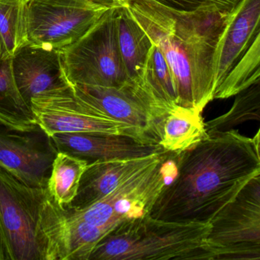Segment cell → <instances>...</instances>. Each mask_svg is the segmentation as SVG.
Returning <instances> with one entry per match:
<instances>
[{"mask_svg": "<svg viewBox=\"0 0 260 260\" xmlns=\"http://www.w3.org/2000/svg\"><path fill=\"white\" fill-rule=\"evenodd\" d=\"M259 140V130L250 138L232 129L208 135L178 154L176 176L150 215L165 221L209 223L260 175Z\"/></svg>", "mask_w": 260, "mask_h": 260, "instance_id": "obj_1", "label": "cell"}, {"mask_svg": "<svg viewBox=\"0 0 260 260\" xmlns=\"http://www.w3.org/2000/svg\"><path fill=\"white\" fill-rule=\"evenodd\" d=\"M127 7L160 48L176 81L178 105L202 113L214 100V57L232 10L185 12L154 0H129Z\"/></svg>", "mask_w": 260, "mask_h": 260, "instance_id": "obj_2", "label": "cell"}, {"mask_svg": "<svg viewBox=\"0 0 260 260\" xmlns=\"http://www.w3.org/2000/svg\"><path fill=\"white\" fill-rule=\"evenodd\" d=\"M209 223H179L150 214L126 220L108 233L89 260L206 259Z\"/></svg>", "mask_w": 260, "mask_h": 260, "instance_id": "obj_3", "label": "cell"}, {"mask_svg": "<svg viewBox=\"0 0 260 260\" xmlns=\"http://www.w3.org/2000/svg\"><path fill=\"white\" fill-rule=\"evenodd\" d=\"M47 188L31 187L0 168V239L7 260H51L44 229Z\"/></svg>", "mask_w": 260, "mask_h": 260, "instance_id": "obj_4", "label": "cell"}, {"mask_svg": "<svg viewBox=\"0 0 260 260\" xmlns=\"http://www.w3.org/2000/svg\"><path fill=\"white\" fill-rule=\"evenodd\" d=\"M177 172V155L165 152L137 171L107 196L81 209H71L79 218L111 230L126 220L150 214L164 188Z\"/></svg>", "mask_w": 260, "mask_h": 260, "instance_id": "obj_5", "label": "cell"}, {"mask_svg": "<svg viewBox=\"0 0 260 260\" xmlns=\"http://www.w3.org/2000/svg\"><path fill=\"white\" fill-rule=\"evenodd\" d=\"M207 260L260 259V175L210 222Z\"/></svg>", "mask_w": 260, "mask_h": 260, "instance_id": "obj_6", "label": "cell"}, {"mask_svg": "<svg viewBox=\"0 0 260 260\" xmlns=\"http://www.w3.org/2000/svg\"><path fill=\"white\" fill-rule=\"evenodd\" d=\"M117 7L106 10L81 39L62 51L65 74L72 86L115 87L131 80L118 49Z\"/></svg>", "mask_w": 260, "mask_h": 260, "instance_id": "obj_7", "label": "cell"}, {"mask_svg": "<svg viewBox=\"0 0 260 260\" xmlns=\"http://www.w3.org/2000/svg\"><path fill=\"white\" fill-rule=\"evenodd\" d=\"M73 88L105 116L127 124L147 141L159 142L162 120L173 107L158 100L142 78L115 87L73 85Z\"/></svg>", "mask_w": 260, "mask_h": 260, "instance_id": "obj_8", "label": "cell"}, {"mask_svg": "<svg viewBox=\"0 0 260 260\" xmlns=\"http://www.w3.org/2000/svg\"><path fill=\"white\" fill-rule=\"evenodd\" d=\"M109 9L89 0H26L28 42L63 51Z\"/></svg>", "mask_w": 260, "mask_h": 260, "instance_id": "obj_9", "label": "cell"}, {"mask_svg": "<svg viewBox=\"0 0 260 260\" xmlns=\"http://www.w3.org/2000/svg\"><path fill=\"white\" fill-rule=\"evenodd\" d=\"M31 109L37 124L51 137L62 133H104L149 141L130 126L105 116L88 104L75 93L72 85L34 97Z\"/></svg>", "mask_w": 260, "mask_h": 260, "instance_id": "obj_10", "label": "cell"}, {"mask_svg": "<svg viewBox=\"0 0 260 260\" xmlns=\"http://www.w3.org/2000/svg\"><path fill=\"white\" fill-rule=\"evenodd\" d=\"M57 151L40 126L19 131L0 124V168L31 187L47 188Z\"/></svg>", "mask_w": 260, "mask_h": 260, "instance_id": "obj_11", "label": "cell"}, {"mask_svg": "<svg viewBox=\"0 0 260 260\" xmlns=\"http://www.w3.org/2000/svg\"><path fill=\"white\" fill-rule=\"evenodd\" d=\"M51 138L57 151L84 160L88 165L139 159L166 152L159 144L131 135L62 133L52 135Z\"/></svg>", "mask_w": 260, "mask_h": 260, "instance_id": "obj_12", "label": "cell"}, {"mask_svg": "<svg viewBox=\"0 0 260 260\" xmlns=\"http://www.w3.org/2000/svg\"><path fill=\"white\" fill-rule=\"evenodd\" d=\"M12 69L16 87L30 107L34 97L71 85L58 50L28 42L13 56Z\"/></svg>", "mask_w": 260, "mask_h": 260, "instance_id": "obj_13", "label": "cell"}, {"mask_svg": "<svg viewBox=\"0 0 260 260\" xmlns=\"http://www.w3.org/2000/svg\"><path fill=\"white\" fill-rule=\"evenodd\" d=\"M259 23L260 0H240L230 13L214 52L215 92L260 32Z\"/></svg>", "mask_w": 260, "mask_h": 260, "instance_id": "obj_14", "label": "cell"}, {"mask_svg": "<svg viewBox=\"0 0 260 260\" xmlns=\"http://www.w3.org/2000/svg\"><path fill=\"white\" fill-rule=\"evenodd\" d=\"M110 231L76 217L54 202L48 223L53 260H89L94 248Z\"/></svg>", "mask_w": 260, "mask_h": 260, "instance_id": "obj_15", "label": "cell"}, {"mask_svg": "<svg viewBox=\"0 0 260 260\" xmlns=\"http://www.w3.org/2000/svg\"><path fill=\"white\" fill-rule=\"evenodd\" d=\"M162 153L139 159L106 161L88 165L80 179L77 196L67 208L81 209L98 202L129 176L154 162Z\"/></svg>", "mask_w": 260, "mask_h": 260, "instance_id": "obj_16", "label": "cell"}, {"mask_svg": "<svg viewBox=\"0 0 260 260\" xmlns=\"http://www.w3.org/2000/svg\"><path fill=\"white\" fill-rule=\"evenodd\" d=\"M208 136L202 113L176 105L162 120L158 144L164 151L178 155Z\"/></svg>", "mask_w": 260, "mask_h": 260, "instance_id": "obj_17", "label": "cell"}, {"mask_svg": "<svg viewBox=\"0 0 260 260\" xmlns=\"http://www.w3.org/2000/svg\"><path fill=\"white\" fill-rule=\"evenodd\" d=\"M118 49L129 79L141 78L153 42L134 18L127 7L116 8L115 14Z\"/></svg>", "mask_w": 260, "mask_h": 260, "instance_id": "obj_18", "label": "cell"}, {"mask_svg": "<svg viewBox=\"0 0 260 260\" xmlns=\"http://www.w3.org/2000/svg\"><path fill=\"white\" fill-rule=\"evenodd\" d=\"M12 58L0 39V124L16 130H34L39 124L16 87Z\"/></svg>", "mask_w": 260, "mask_h": 260, "instance_id": "obj_19", "label": "cell"}, {"mask_svg": "<svg viewBox=\"0 0 260 260\" xmlns=\"http://www.w3.org/2000/svg\"><path fill=\"white\" fill-rule=\"evenodd\" d=\"M260 32L238 61L226 74L214 93V100L235 96L250 86L259 83Z\"/></svg>", "mask_w": 260, "mask_h": 260, "instance_id": "obj_20", "label": "cell"}, {"mask_svg": "<svg viewBox=\"0 0 260 260\" xmlns=\"http://www.w3.org/2000/svg\"><path fill=\"white\" fill-rule=\"evenodd\" d=\"M87 166L86 162L75 156L61 152L57 153L47 186L57 205L66 207L72 202Z\"/></svg>", "mask_w": 260, "mask_h": 260, "instance_id": "obj_21", "label": "cell"}, {"mask_svg": "<svg viewBox=\"0 0 260 260\" xmlns=\"http://www.w3.org/2000/svg\"><path fill=\"white\" fill-rule=\"evenodd\" d=\"M141 78L164 104L170 107L178 105L174 77L160 48L153 42L147 54Z\"/></svg>", "mask_w": 260, "mask_h": 260, "instance_id": "obj_22", "label": "cell"}, {"mask_svg": "<svg viewBox=\"0 0 260 260\" xmlns=\"http://www.w3.org/2000/svg\"><path fill=\"white\" fill-rule=\"evenodd\" d=\"M259 118L260 87L258 83L237 95L232 107L226 113L205 122V130L208 135L228 132L247 121H258Z\"/></svg>", "mask_w": 260, "mask_h": 260, "instance_id": "obj_23", "label": "cell"}, {"mask_svg": "<svg viewBox=\"0 0 260 260\" xmlns=\"http://www.w3.org/2000/svg\"><path fill=\"white\" fill-rule=\"evenodd\" d=\"M0 39L11 57L28 43L26 0H0Z\"/></svg>", "mask_w": 260, "mask_h": 260, "instance_id": "obj_24", "label": "cell"}, {"mask_svg": "<svg viewBox=\"0 0 260 260\" xmlns=\"http://www.w3.org/2000/svg\"><path fill=\"white\" fill-rule=\"evenodd\" d=\"M173 10L185 12H223L232 10L240 0H154Z\"/></svg>", "mask_w": 260, "mask_h": 260, "instance_id": "obj_25", "label": "cell"}, {"mask_svg": "<svg viewBox=\"0 0 260 260\" xmlns=\"http://www.w3.org/2000/svg\"><path fill=\"white\" fill-rule=\"evenodd\" d=\"M89 1L99 4V5L109 7V8L114 7H120L118 3L116 2V0H89Z\"/></svg>", "mask_w": 260, "mask_h": 260, "instance_id": "obj_26", "label": "cell"}, {"mask_svg": "<svg viewBox=\"0 0 260 260\" xmlns=\"http://www.w3.org/2000/svg\"><path fill=\"white\" fill-rule=\"evenodd\" d=\"M0 260H7V255H6L1 239H0Z\"/></svg>", "mask_w": 260, "mask_h": 260, "instance_id": "obj_27", "label": "cell"}, {"mask_svg": "<svg viewBox=\"0 0 260 260\" xmlns=\"http://www.w3.org/2000/svg\"><path fill=\"white\" fill-rule=\"evenodd\" d=\"M116 2L118 3L120 7H121V6L127 5L128 4L129 0H116Z\"/></svg>", "mask_w": 260, "mask_h": 260, "instance_id": "obj_28", "label": "cell"}]
</instances>
